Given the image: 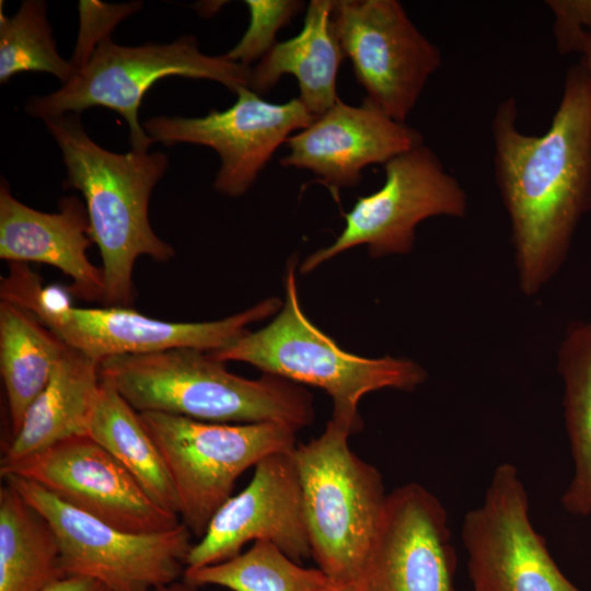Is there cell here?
<instances>
[{
	"instance_id": "29",
	"label": "cell",
	"mask_w": 591,
	"mask_h": 591,
	"mask_svg": "<svg viewBox=\"0 0 591 591\" xmlns=\"http://www.w3.org/2000/svg\"><path fill=\"white\" fill-rule=\"evenodd\" d=\"M554 14V37L559 53H580L591 28V0H548Z\"/></svg>"
},
{
	"instance_id": "25",
	"label": "cell",
	"mask_w": 591,
	"mask_h": 591,
	"mask_svg": "<svg viewBox=\"0 0 591 591\" xmlns=\"http://www.w3.org/2000/svg\"><path fill=\"white\" fill-rule=\"evenodd\" d=\"M189 584L219 586L230 591H328L335 583L318 568H305L268 541L209 566L185 568Z\"/></svg>"
},
{
	"instance_id": "10",
	"label": "cell",
	"mask_w": 591,
	"mask_h": 591,
	"mask_svg": "<svg viewBox=\"0 0 591 591\" xmlns=\"http://www.w3.org/2000/svg\"><path fill=\"white\" fill-rule=\"evenodd\" d=\"M383 166V185L368 196L358 197L344 215L340 234L331 245L305 258L300 267L302 274L359 245H367L373 258L408 254L414 247L416 228L424 220L466 216L465 189L424 142Z\"/></svg>"
},
{
	"instance_id": "4",
	"label": "cell",
	"mask_w": 591,
	"mask_h": 591,
	"mask_svg": "<svg viewBox=\"0 0 591 591\" xmlns=\"http://www.w3.org/2000/svg\"><path fill=\"white\" fill-rule=\"evenodd\" d=\"M297 259L287 265L286 299L276 317L256 332L248 329L229 345L209 351L220 361H243L294 383L324 390L333 399L332 418L359 431L361 397L382 389L415 391L427 380L418 362L384 356L364 358L343 350L303 313L296 282Z\"/></svg>"
},
{
	"instance_id": "26",
	"label": "cell",
	"mask_w": 591,
	"mask_h": 591,
	"mask_svg": "<svg viewBox=\"0 0 591 591\" xmlns=\"http://www.w3.org/2000/svg\"><path fill=\"white\" fill-rule=\"evenodd\" d=\"M25 71H42L55 76L62 84L77 73L70 60L57 50L42 0H24L9 18L0 10V82Z\"/></svg>"
},
{
	"instance_id": "9",
	"label": "cell",
	"mask_w": 591,
	"mask_h": 591,
	"mask_svg": "<svg viewBox=\"0 0 591 591\" xmlns=\"http://www.w3.org/2000/svg\"><path fill=\"white\" fill-rule=\"evenodd\" d=\"M2 478L53 526L65 576L92 578L107 591H153L184 575L194 545L184 523L151 534L129 533L67 505L32 480Z\"/></svg>"
},
{
	"instance_id": "6",
	"label": "cell",
	"mask_w": 591,
	"mask_h": 591,
	"mask_svg": "<svg viewBox=\"0 0 591 591\" xmlns=\"http://www.w3.org/2000/svg\"><path fill=\"white\" fill-rule=\"evenodd\" d=\"M9 266V274L1 278L0 298L27 309L68 347L100 362L114 356L182 347L215 351L282 306L279 298L271 297L219 321L167 322L129 308L72 306L57 288H44L26 263Z\"/></svg>"
},
{
	"instance_id": "18",
	"label": "cell",
	"mask_w": 591,
	"mask_h": 591,
	"mask_svg": "<svg viewBox=\"0 0 591 591\" xmlns=\"http://www.w3.org/2000/svg\"><path fill=\"white\" fill-rule=\"evenodd\" d=\"M58 212H43L19 201L5 178L0 184V258L42 263L71 279L70 291L85 301H105L102 267L86 255L93 244L85 206L74 196L59 200Z\"/></svg>"
},
{
	"instance_id": "31",
	"label": "cell",
	"mask_w": 591,
	"mask_h": 591,
	"mask_svg": "<svg viewBox=\"0 0 591 591\" xmlns=\"http://www.w3.org/2000/svg\"><path fill=\"white\" fill-rule=\"evenodd\" d=\"M580 53L582 54L580 65L583 67L587 74L591 79V28L584 35Z\"/></svg>"
},
{
	"instance_id": "16",
	"label": "cell",
	"mask_w": 591,
	"mask_h": 591,
	"mask_svg": "<svg viewBox=\"0 0 591 591\" xmlns=\"http://www.w3.org/2000/svg\"><path fill=\"white\" fill-rule=\"evenodd\" d=\"M254 467L248 485L221 506L193 545L186 568L228 560L252 541L271 542L298 564L311 557L292 451L271 453Z\"/></svg>"
},
{
	"instance_id": "19",
	"label": "cell",
	"mask_w": 591,
	"mask_h": 591,
	"mask_svg": "<svg viewBox=\"0 0 591 591\" xmlns=\"http://www.w3.org/2000/svg\"><path fill=\"white\" fill-rule=\"evenodd\" d=\"M334 0L310 1L301 32L277 43L255 67L250 90L269 92L285 74L296 77L298 99L313 117L329 111L339 100L336 81L345 58L332 22Z\"/></svg>"
},
{
	"instance_id": "23",
	"label": "cell",
	"mask_w": 591,
	"mask_h": 591,
	"mask_svg": "<svg viewBox=\"0 0 591 591\" xmlns=\"http://www.w3.org/2000/svg\"><path fill=\"white\" fill-rule=\"evenodd\" d=\"M86 434L108 451L153 501L178 515V498L158 447L139 413L106 381L101 380Z\"/></svg>"
},
{
	"instance_id": "11",
	"label": "cell",
	"mask_w": 591,
	"mask_h": 591,
	"mask_svg": "<svg viewBox=\"0 0 591 591\" xmlns=\"http://www.w3.org/2000/svg\"><path fill=\"white\" fill-rule=\"evenodd\" d=\"M332 22L344 56L366 91L363 102L406 123L441 67L440 49L397 0H334Z\"/></svg>"
},
{
	"instance_id": "3",
	"label": "cell",
	"mask_w": 591,
	"mask_h": 591,
	"mask_svg": "<svg viewBox=\"0 0 591 591\" xmlns=\"http://www.w3.org/2000/svg\"><path fill=\"white\" fill-rule=\"evenodd\" d=\"M100 376L138 413L220 424L271 421L296 430L314 420L313 397L300 384L265 373L256 380L236 375L196 348L109 357L100 362Z\"/></svg>"
},
{
	"instance_id": "20",
	"label": "cell",
	"mask_w": 591,
	"mask_h": 591,
	"mask_svg": "<svg viewBox=\"0 0 591 591\" xmlns=\"http://www.w3.org/2000/svg\"><path fill=\"white\" fill-rule=\"evenodd\" d=\"M100 385V361L67 346L49 381L28 406L0 465L86 434Z\"/></svg>"
},
{
	"instance_id": "1",
	"label": "cell",
	"mask_w": 591,
	"mask_h": 591,
	"mask_svg": "<svg viewBox=\"0 0 591 591\" xmlns=\"http://www.w3.org/2000/svg\"><path fill=\"white\" fill-rule=\"evenodd\" d=\"M518 102H500L493 120L495 178L509 217L518 287L537 296L566 262L591 209V79L569 68L543 135L522 132Z\"/></svg>"
},
{
	"instance_id": "33",
	"label": "cell",
	"mask_w": 591,
	"mask_h": 591,
	"mask_svg": "<svg viewBox=\"0 0 591 591\" xmlns=\"http://www.w3.org/2000/svg\"><path fill=\"white\" fill-rule=\"evenodd\" d=\"M328 591H360L356 582L335 583Z\"/></svg>"
},
{
	"instance_id": "2",
	"label": "cell",
	"mask_w": 591,
	"mask_h": 591,
	"mask_svg": "<svg viewBox=\"0 0 591 591\" xmlns=\"http://www.w3.org/2000/svg\"><path fill=\"white\" fill-rule=\"evenodd\" d=\"M44 123L62 154L63 186L80 190L85 200L90 236L102 257L104 304L132 309L137 259L149 256L166 263L175 255L149 221V200L169 167V158L161 151H108L89 137L77 113Z\"/></svg>"
},
{
	"instance_id": "14",
	"label": "cell",
	"mask_w": 591,
	"mask_h": 591,
	"mask_svg": "<svg viewBox=\"0 0 591 591\" xmlns=\"http://www.w3.org/2000/svg\"><path fill=\"white\" fill-rule=\"evenodd\" d=\"M314 118L298 97L270 103L244 86L224 111L211 109L201 117L154 116L143 129L153 142L167 147L193 143L213 149L221 161L213 187L235 198L253 186L279 146Z\"/></svg>"
},
{
	"instance_id": "15",
	"label": "cell",
	"mask_w": 591,
	"mask_h": 591,
	"mask_svg": "<svg viewBox=\"0 0 591 591\" xmlns=\"http://www.w3.org/2000/svg\"><path fill=\"white\" fill-rule=\"evenodd\" d=\"M448 514L417 483L387 494L356 583L360 591H454Z\"/></svg>"
},
{
	"instance_id": "7",
	"label": "cell",
	"mask_w": 591,
	"mask_h": 591,
	"mask_svg": "<svg viewBox=\"0 0 591 591\" xmlns=\"http://www.w3.org/2000/svg\"><path fill=\"white\" fill-rule=\"evenodd\" d=\"M179 76L221 83L236 94L250 89L251 67L200 51L198 39L184 35L169 44L123 46L112 38L99 44L88 63L58 90L28 99L24 109L46 120L68 113L104 106L120 114L129 127L131 150L148 151L153 143L139 123L143 95L158 80Z\"/></svg>"
},
{
	"instance_id": "30",
	"label": "cell",
	"mask_w": 591,
	"mask_h": 591,
	"mask_svg": "<svg viewBox=\"0 0 591 591\" xmlns=\"http://www.w3.org/2000/svg\"><path fill=\"white\" fill-rule=\"evenodd\" d=\"M40 591H107L105 587L88 577L66 576Z\"/></svg>"
},
{
	"instance_id": "13",
	"label": "cell",
	"mask_w": 591,
	"mask_h": 591,
	"mask_svg": "<svg viewBox=\"0 0 591 591\" xmlns=\"http://www.w3.org/2000/svg\"><path fill=\"white\" fill-rule=\"evenodd\" d=\"M0 474L32 480L67 505L121 531L151 534L179 517L160 507L128 471L88 434L0 465Z\"/></svg>"
},
{
	"instance_id": "22",
	"label": "cell",
	"mask_w": 591,
	"mask_h": 591,
	"mask_svg": "<svg viewBox=\"0 0 591 591\" xmlns=\"http://www.w3.org/2000/svg\"><path fill=\"white\" fill-rule=\"evenodd\" d=\"M63 577L53 526L4 482L0 487V591H40Z\"/></svg>"
},
{
	"instance_id": "27",
	"label": "cell",
	"mask_w": 591,
	"mask_h": 591,
	"mask_svg": "<svg viewBox=\"0 0 591 591\" xmlns=\"http://www.w3.org/2000/svg\"><path fill=\"white\" fill-rule=\"evenodd\" d=\"M250 24L237 44L223 57L250 67L259 61L277 44L276 35L297 15L304 2L300 0H246Z\"/></svg>"
},
{
	"instance_id": "28",
	"label": "cell",
	"mask_w": 591,
	"mask_h": 591,
	"mask_svg": "<svg viewBox=\"0 0 591 591\" xmlns=\"http://www.w3.org/2000/svg\"><path fill=\"white\" fill-rule=\"evenodd\" d=\"M141 8L140 1L108 4L96 0H81L79 2V34L70 59L77 71L88 63L99 44L109 38L123 20Z\"/></svg>"
},
{
	"instance_id": "5",
	"label": "cell",
	"mask_w": 591,
	"mask_h": 591,
	"mask_svg": "<svg viewBox=\"0 0 591 591\" xmlns=\"http://www.w3.org/2000/svg\"><path fill=\"white\" fill-rule=\"evenodd\" d=\"M352 433L332 418L292 451L311 557L337 583L357 581L387 496L378 468L349 448Z\"/></svg>"
},
{
	"instance_id": "8",
	"label": "cell",
	"mask_w": 591,
	"mask_h": 591,
	"mask_svg": "<svg viewBox=\"0 0 591 591\" xmlns=\"http://www.w3.org/2000/svg\"><path fill=\"white\" fill-rule=\"evenodd\" d=\"M139 417L163 457L182 523L198 538L240 475L265 456L297 447V430L280 422L220 424L157 412Z\"/></svg>"
},
{
	"instance_id": "24",
	"label": "cell",
	"mask_w": 591,
	"mask_h": 591,
	"mask_svg": "<svg viewBox=\"0 0 591 591\" xmlns=\"http://www.w3.org/2000/svg\"><path fill=\"white\" fill-rule=\"evenodd\" d=\"M557 368L573 460V476L561 503L575 515L591 518V321L568 326L558 347Z\"/></svg>"
},
{
	"instance_id": "21",
	"label": "cell",
	"mask_w": 591,
	"mask_h": 591,
	"mask_svg": "<svg viewBox=\"0 0 591 591\" xmlns=\"http://www.w3.org/2000/svg\"><path fill=\"white\" fill-rule=\"evenodd\" d=\"M67 345L27 309L0 300V372L12 436L43 391Z\"/></svg>"
},
{
	"instance_id": "17",
	"label": "cell",
	"mask_w": 591,
	"mask_h": 591,
	"mask_svg": "<svg viewBox=\"0 0 591 591\" xmlns=\"http://www.w3.org/2000/svg\"><path fill=\"white\" fill-rule=\"evenodd\" d=\"M422 142V135L406 123L364 102L352 106L339 99L329 111L287 139L289 153L280 164L308 170L338 192L357 186L366 166L384 165Z\"/></svg>"
},
{
	"instance_id": "12",
	"label": "cell",
	"mask_w": 591,
	"mask_h": 591,
	"mask_svg": "<svg viewBox=\"0 0 591 591\" xmlns=\"http://www.w3.org/2000/svg\"><path fill=\"white\" fill-rule=\"evenodd\" d=\"M461 536L474 591H581L560 571L529 517V497L511 463L498 465Z\"/></svg>"
},
{
	"instance_id": "32",
	"label": "cell",
	"mask_w": 591,
	"mask_h": 591,
	"mask_svg": "<svg viewBox=\"0 0 591 591\" xmlns=\"http://www.w3.org/2000/svg\"><path fill=\"white\" fill-rule=\"evenodd\" d=\"M199 587L189 584L187 582L183 581H174L164 586H161L153 591H199Z\"/></svg>"
}]
</instances>
